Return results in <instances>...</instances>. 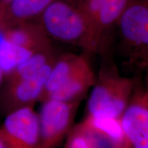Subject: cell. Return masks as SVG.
Here are the masks:
<instances>
[{
  "mask_svg": "<svg viewBox=\"0 0 148 148\" xmlns=\"http://www.w3.org/2000/svg\"><path fill=\"white\" fill-rule=\"evenodd\" d=\"M38 18L49 38L91 49L89 24L78 0H56Z\"/></svg>",
  "mask_w": 148,
  "mask_h": 148,
  "instance_id": "1",
  "label": "cell"
},
{
  "mask_svg": "<svg viewBox=\"0 0 148 148\" xmlns=\"http://www.w3.org/2000/svg\"><path fill=\"white\" fill-rule=\"evenodd\" d=\"M0 136L6 148H38L40 141L38 115L30 106L8 112L0 127Z\"/></svg>",
  "mask_w": 148,
  "mask_h": 148,
  "instance_id": "2",
  "label": "cell"
},
{
  "mask_svg": "<svg viewBox=\"0 0 148 148\" xmlns=\"http://www.w3.org/2000/svg\"><path fill=\"white\" fill-rule=\"evenodd\" d=\"M116 25L125 45L138 57L148 50V0H130Z\"/></svg>",
  "mask_w": 148,
  "mask_h": 148,
  "instance_id": "3",
  "label": "cell"
},
{
  "mask_svg": "<svg viewBox=\"0 0 148 148\" xmlns=\"http://www.w3.org/2000/svg\"><path fill=\"white\" fill-rule=\"evenodd\" d=\"M130 0H78L89 24L90 43L94 49L107 29L116 25Z\"/></svg>",
  "mask_w": 148,
  "mask_h": 148,
  "instance_id": "4",
  "label": "cell"
},
{
  "mask_svg": "<svg viewBox=\"0 0 148 148\" xmlns=\"http://www.w3.org/2000/svg\"><path fill=\"white\" fill-rule=\"evenodd\" d=\"M52 65L50 62L32 76L8 82L3 99L7 113L21 107L29 106V103L42 95Z\"/></svg>",
  "mask_w": 148,
  "mask_h": 148,
  "instance_id": "5",
  "label": "cell"
},
{
  "mask_svg": "<svg viewBox=\"0 0 148 148\" xmlns=\"http://www.w3.org/2000/svg\"><path fill=\"white\" fill-rule=\"evenodd\" d=\"M70 110L66 102L47 99L38 116L40 140L43 148H49L66 129L69 121Z\"/></svg>",
  "mask_w": 148,
  "mask_h": 148,
  "instance_id": "6",
  "label": "cell"
},
{
  "mask_svg": "<svg viewBox=\"0 0 148 148\" xmlns=\"http://www.w3.org/2000/svg\"><path fill=\"white\" fill-rule=\"evenodd\" d=\"M121 127L134 148H148V106H130L123 116Z\"/></svg>",
  "mask_w": 148,
  "mask_h": 148,
  "instance_id": "7",
  "label": "cell"
},
{
  "mask_svg": "<svg viewBox=\"0 0 148 148\" xmlns=\"http://www.w3.org/2000/svg\"><path fill=\"white\" fill-rule=\"evenodd\" d=\"M56 0H12L0 20V24L10 26L21 22L33 21Z\"/></svg>",
  "mask_w": 148,
  "mask_h": 148,
  "instance_id": "8",
  "label": "cell"
},
{
  "mask_svg": "<svg viewBox=\"0 0 148 148\" xmlns=\"http://www.w3.org/2000/svg\"><path fill=\"white\" fill-rule=\"evenodd\" d=\"M88 106L93 118H116L124 110L125 103L112 95L106 87L97 86L90 93Z\"/></svg>",
  "mask_w": 148,
  "mask_h": 148,
  "instance_id": "9",
  "label": "cell"
},
{
  "mask_svg": "<svg viewBox=\"0 0 148 148\" xmlns=\"http://www.w3.org/2000/svg\"><path fill=\"white\" fill-rule=\"evenodd\" d=\"M53 61L51 47L36 51L18 65L7 76L8 82H14L32 76Z\"/></svg>",
  "mask_w": 148,
  "mask_h": 148,
  "instance_id": "10",
  "label": "cell"
},
{
  "mask_svg": "<svg viewBox=\"0 0 148 148\" xmlns=\"http://www.w3.org/2000/svg\"><path fill=\"white\" fill-rule=\"evenodd\" d=\"M75 58V57L66 56L53 64L43 90L47 97L71 77V70Z\"/></svg>",
  "mask_w": 148,
  "mask_h": 148,
  "instance_id": "11",
  "label": "cell"
},
{
  "mask_svg": "<svg viewBox=\"0 0 148 148\" xmlns=\"http://www.w3.org/2000/svg\"><path fill=\"white\" fill-rule=\"evenodd\" d=\"M83 88V83L79 79L70 77L66 82L53 91L47 97L52 99L66 102L79 93Z\"/></svg>",
  "mask_w": 148,
  "mask_h": 148,
  "instance_id": "12",
  "label": "cell"
},
{
  "mask_svg": "<svg viewBox=\"0 0 148 148\" xmlns=\"http://www.w3.org/2000/svg\"><path fill=\"white\" fill-rule=\"evenodd\" d=\"M93 125L96 128L105 132L112 139L119 140L123 136V129L115 118L98 117L94 118Z\"/></svg>",
  "mask_w": 148,
  "mask_h": 148,
  "instance_id": "13",
  "label": "cell"
},
{
  "mask_svg": "<svg viewBox=\"0 0 148 148\" xmlns=\"http://www.w3.org/2000/svg\"><path fill=\"white\" fill-rule=\"evenodd\" d=\"M70 148H88L87 143L82 138H76L73 139Z\"/></svg>",
  "mask_w": 148,
  "mask_h": 148,
  "instance_id": "14",
  "label": "cell"
},
{
  "mask_svg": "<svg viewBox=\"0 0 148 148\" xmlns=\"http://www.w3.org/2000/svg\"><path fill=\"white\" fill-rule=\"evenodd\" d=\"M12 0H0V20L1 19L7 7Z\"/></svg>",
  "mask_w": 148,
  "mask_h": 148,
  "instance_id": "15",
  "label": "cell"
},
{
  "mask_svg": "<svg viewBox=\"0 0 148 148\" xmlns=\"http://www.w3.org/2000/svg\"><path fill=\"white\" fill-rule=\"evenodd\" d=\"M139 57H140L143 60H145V62H148V50L146 51L145 52H144L143 53H142Z\"/></svg>",
  "mask_w": 148,
  "mask_h": 148,
  "instance_id": "16",
  "label": "cell"
},
{
  "mask_svg": "<svg viewBox=\"0 0 148 148\" xmlns=\"http://www.w3.org/2000/svg\"><path fill=\"white\" fill-rule=\"evenodd\" d=\"M3 77H4V75H3L2 71H1V69H0V86H1V83H2Z\"/></svg>",
  "mask_w": 148,
  "mask_h": 148,
  "instance_id": "17",
  "label": "cell"
},
{
  "mask_svg": "<svg viewBox=\"0 0 148 148\" xmlns=\"http://www.w3.org/2000/svg\"><path fill=\"white\" fill-rule=\"evenodd\" d=\"M0 148H6L4 143H3L2 138L1 137V136H0Z\"/></svg>",
  "mask_w": 148,
  "mask_h": 148,
  "instance_id": "18",
  "label": "cell"
}]
</instances>
